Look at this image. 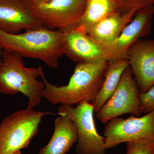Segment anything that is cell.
Returning a JSON list of instances; mask_svg holds the SVG:
<instances>
[{
  "label": "cell",
  "mask_w": 154,
  "mask_h": 154,
  "mask_svg": "<svg viewBox=\"0 0 154 154\" xmlns=\"http://www.w3.org/2000/svg\"><path fill=\"white\" fill-rule=\"evenodd\" d=\"M109 62L101 61L93 63H79L65 85H54L48 81L44 72L42 75L45 88L42 98L52 104L79 105L94 102L102 88Z\"/></svg>",
  "instance_id": "6da1fadb"
},
{
  "label": "cell",
  "mask_w": 154,
  "mask_h": 154,
  "mask_svg": "<svg viewBox=\"0 0 154 154\" xmlns=\"http://www.w3.org/2000/svg\"><path fill=\"white\" fill-rule=\"evenodd\" d=\"M63 34L60 30L44 27L16 34L0 30V48L17 53L23 57L39 60L54 69L64 55Z\"/></svg>",
  "instance_id": "7a4b0ae2"
},
{
  "label": "cell",
  "mask_w": 154,
  "mask_h": 154,
  "mask_svg": "<svg viewBox=\"0 0 154 154\" xmlns=\"http://www.w3.org/2000/svg\"><path fill=\"white\" fill-rule=\"evenodd\" d=\"M23 57L17 53L3 50L0 62V94L14 96L21 93L28 99V109L41 103L45 88L37 79L44 73L43 67L25 66Z\"/></svg>",
  "instance_id": "3957f363"
},
{
  "label": "cell",
  "mask_w": 154,
  "mask_h": 154,
  "mask_svg": "<svg viewBox=\"0 0 154 154\" xmlns=\"http://www.w3.org/2000/svg\"><path fill=\"white\" fill-rule=\"evenodd\" d=\"M48 114L27 108L6 117L0 124V154H13L27 148L37 134L43 116Z\"/></svg>",
  "instance_id": "277c9868"
},
{
  "label": "cell",
  "mask_w": 154,
  "mask_h": 154,
  "mask_svg": "<svg viewBox=\"0 0 154 154\" xmlns=\"http://www.w3.org/2000/svg\"><path fill=\"white\" fill-rule=\"evenodd\" d=\"M58 114L67 116L74 122L78 133L75 146L76 154H105V140L97 132L94 121V107L89 102L76 107L61 105Z\"/></svg>",
  "instance_id": "5b68a950"
},
{
  "label": "cell",
  "mask_w": 154,
  "mask_h": 154,
  "mask_svg": "<svg viewBox=\"0 0 154 154\" xmlns=\"http://www.w3.org/2000/svg\"><path fill=\"white\" fill-rule=\"evenodd\" d=\"M139 93L129 65L123 72L113 95L96 112V118L105 124L123 114L131 113L135 116H139L142 113L139 101Z\"/></svg>",
  "instance_id": "8992f818"
},
{
  "label": "cell",
  "mask_w": 154,
  "mask_h": 154,
  "mask_svg": "<svg viewBox=\"0 0 154 154\" xmlns=\"http://www.w3.org/2000/svg\"><path fill=\"white\" fill-rule=\"evenodd\" d=\"M87 0H48L33 5L42 25L63 32L75 28L82 16Z\"/></svg>",
  "instance_id": "52a82bcc"
},
{
  "label": "cell",
  "mask_w": 154,
  "mask_h": 154,
  "mask_svg": "<svg viewBox=\"0 0 154 154\" xmlns=\"http://www.w3.org/2000/svg\"><path fill=\"white\" fill-rule=\"evenodd\" d=\"M104 133L106 150L130 141L154 140V110L142 117L113 119L106 123Z\"/></svg>",
  "instance_id": "ba28073f"
},
{
  "label": "cell",
  "mask_w": 154,
  "mask_h": 154,
  "mask_svg": "<svg viewBox=\"0 0 154 154\" xmlns=\"http://www.w3.org/2000/svg\"><path fill=\"white\" fill-rule=\"evenodd\" d=\"M62 45L64 55L78 63L112 60L109 45L96 41L77 28L63 32Z\"/></svg>",
  "instance_id": "9c48e42d"
},
{
  "label": "cell",
  "mask_w": 154,
  "mask_h": 154,
  "mask_svg": "<svg viewBox=\"0 0 154 154\" xmlns=\"http://www.w3.org/2000/svg\"><path fill=\"white\" fill-rule=\"evenodd\" d=\"M43 27L28 0H0V30L16 34Z\"/></svg>",
  "instance_id": "30bf717a"
},
{
  "label": "cell",
  "mask_w": 154,
  "mask_h": 154,
  "mask_svg": "<svg viewBox=\"0 0 154 154\" xmlns=\"http://www.w3.org/2000/svg\"><path fill=\"white\" fill-rule=\"evenodd\" d=\"M140 93H145L154 85V39H139L127 54Z\"/></svg>",
  "instance_id": "8fae6325"
},
{
  "label": "cell",
  "mask_w": 154,
  "mask_h": 154,
  "mask_svg": "<svg viewBox=\"0 0 154 154\" xmlns=\"http://www.w3.org/2000/svg\"><path fill=\"white\" fill-rule=\"evenodd\" d=\"M154 5L149 6L137 12L134 19L125 27L118 38L109 45L112 61L127 59L130 48L142 37L151 31Z\"/></svg>",
  "instance_id": "7c38bea8"
},
{
  "label": "cell",
  "mask_w": 154,
  "mask_h": 154,
  "mask_svg": "<svg viewBox=\"0 0 154 154\" xmlns=\"http://www.w3.org/2000/svg\"><path fill=\"white\" fill-rule=\"evenodd\" d=\"M58 114L54 120L52 137L38 154H66L78 141V131L74 122L67 116Z\"/></svg>",
  "instance_id": "4fadbf2b"
},
{
  "label": "cell",
  "mask_w": 154,
  "mask_h": 154,
  "mask_svg": "<svg viewBox=\"0 0 154 154\" xmlns=\"http://www.w3.org/2000/svg\"><path fill=\"white\" fill-rule=\"evenodd\" d=\"M134 16L131 13L117 11L92 25L85 32L96 41L109 45L118 38Z\"/></svg>",
  "instance_id": "5bb4252c"
},
{
  "label": "cell",
  "mask_w": 154,
  "mask_h": 154,
  "mask_svg": "<svg viewBox=\"0 0 154 154\" xmlns=\"http://www.w3.org/2000/svg\"><path fill=\"white\" fill-rule=\"evenodd\" d=\"M128 66L129 62L127 59L109 62L102 88L92 103L94 112H97L112 96L119 84L123 72Z\"/></svg>",
  "instance_id": "9a60e30c"
},
{
  "label": "cell",
  "mask_w": 154,
  "mask_h": 154,
  "mask_svg": "<svg viewBox=\"0 0 154 154\" xmlns=\"http://www.w3.org/2000/svg\"><path fill=\"white\" fill-rule=\"evenodd\" d=\"M117 11L116 0H87L85 11L75 28L85 31Z\"/></svg>",
  "instance_id": "2e32d148"
},
{
  "label": "cell",
  "mask_w": 154,
  "mask_h": 154,
  "mask_svg": "<svg viewBox=\"0 0 154 154\" xmlns=\"http://www.w3.org/2000/svg\"><path fill=\"white\" fill-rule=\"evenodd\" d=\"M125 154H154V140L140 139L128 142Z\"/></svg>",
  "instance_id": "e0dca14e"
},
{
  "label": "cell",
  "mask_w": 154,
  "mask_h": 154,
  "mask_svg": "<svg viewBox=\"0 0 154 154\" xmlns=\"http://www.w3.org/2000/svg\"><path fill=\"white\" fill-rule=\"evenodd\" d=\"M118 11L134 14L144 8L154 5V0H116Z\"/></svg>",
  "instance_id": "ac0fdd59"
},
{
  "label": "cell",
  "mask_w": 154,
  "mask_h": 154,
  "mask_svg": "<svg viewBox=\"0 0 154 154\" xmlns=\"http://www.w3.org/2000/svg\"><path fill=\"white\" fill-rule=\"evenodd\" d=\"M140 107L145 114L154 110V85L145 93L139 94Z\"/></svg>",
  "instance_id": "d6986e66"
},
{
  "label": "cell",
  "mask_w": 154,
  "mask_h": 154,
  "mask_svg": "<svg viewBox=\"0 0 154 154\" xmlns=\"http://www.w3.org/2000/svg\"><path fill=\"white\" fill-rule=\"evenodd\" d=\"M32 5H35V4H39L44 2H46L48 0H28Z\"/></svg>",
  "instance_id": "ffe728a7"
},
{
  "label": "cell",
  "mask_w": 154,
  "mask_h": 154,
  "mask_svg": "<svg viewBox=\"0 0 154 154\" xmlns=\"http://www.w3.org/2000/svg\"><path fill=\"white\" fill-rule=\"evenodd\" d=\"M3 49L0 48V62H1V60H2V53Z\"/></svg>",
  "instance_id": "44dd1931"
},
{
  "label": "cell",
  "mask_w": 154,
  "mask_h": 154,
  "mask_svg": "<svg viewBox=\"0 0 154 154\" xmlns=\"http://www.w3.org/2000/svg\"><path fill=\"white\" fill-rule=\"evenodd\" d=\"M13 154H22L21 153V151H19L16 152Z\"/></svg>",
  "instance_id": "7402d4cb"
}]
</instances>
